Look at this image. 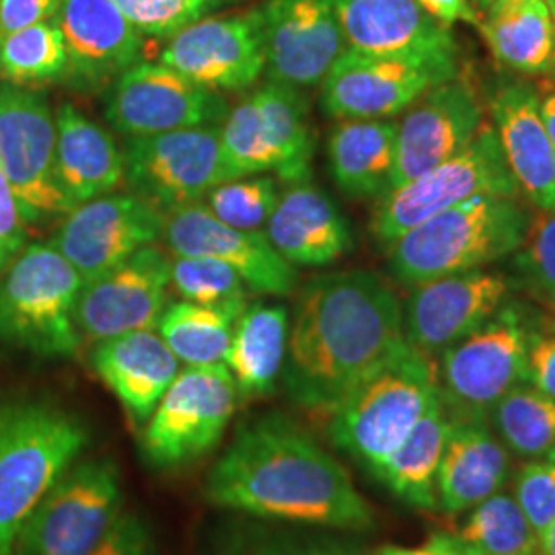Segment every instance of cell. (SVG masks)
<instances>
[{"label":"cell","mask_w":555,"mask_h":555,"mask_svg":"<svg viewBox=\"0 0 555 555\" xmlns=\"http://www.w3.org/2000/svg\"><path fill=\"white\" fill-rule=\"evenodd\" d=\"M206 498L261 520L369 531L375 513L346 467L282 412L245 417L212 465Z\"/></svg>","instance_id":"6da1fadb"},{"label":"cell","mask_w":555,"mask_h":555,"mask_svg":"<svg viewBox=\"0 0 555 555\" xmlns=\"http://www.w3.org/2000/svg\"><path fill=\"white\" fill-rule=\"evenodd\" d=\"M405 346L401 302L385 278L369 270L313 278L288 325L284 391L298 408L330 416Z\"/></svg>","instance_id":"7a4b0ae2"},{"label":"cell","mask_w":555,"mask_h":555,"mask_svg":"<svg viewBox=\"0 0 555 555\" xmlns=\"http://www.w3.org/2000/svg\"><path fill=\"white\" fill-rule=\"evenodd\" d=\"M89 444L85 422L46 397L0 393V555Z\"/></svg>","instance_id":"3957f363"},{"label":"cell","mask_w":555,"mask_h":555,"mask_svg":"<svg viewBox=\"0 0 555 555\" xmlns=\"http://www.w3.org/2000/svg\"><path fill=\"white\" fill-rule=\"evenodd\" d=\"M533 215L520 198L474 196L424 220L387 249L397 282L416 286L508 258L525 243Z\"/></svg>","instance_id":"277c9868"},{"label":"cell","mask_w":555,"mask_h":555,"mask_svg":"<svg viewBox=\"0 0 555 555\" xmlns=\"http://www.w3.org/2000/svg\"><path fill=\"white\" fill-rule=\"evenodd\" d=\"M437 401L435 360L408 344L327 416V435L375 477Z\"/></svg>","instance_id":"5b68a950"},{"label":"cell","mask_w":555,"mask_h":555,"mask_svg":"<svg viewBox=\"0 0 555 555\" xmlns=\"http://www.w3.org/2000/svg\"><path fill=\"white\" fill-rule=\"evenodd\" d=\"M82 282L54 245H27L0 274V341L41 358L77 357Z\"/></svg>","instance_id":"8992f818"},{"label":"cell","mask_w":555,"mask_h":555,"mask_svg":"<svg viewBox=\"0 0 555 555\" xmlns=\"http://www.w3.org/2000/svg\"><path fill=\"white\" fill-rule=\"evenodd\" d=\"M231 178L274 171L284 183L311 181L315 132L302 89L268 80L220 126Z\"/></svg>","instance_id":"52a82bcc"},{"label":"cell","mask_w":555,"mask_h":555,"mask_svg":"<svg viewBox=\"0 0 555 555\" xmlns=\"http://www.w3.org/2000/svg\"><path fill=\"white\" fill-rule=\"evenodd\" d=\"M483 194L522 198L496 130L488 121L479 126L476 137L455 157L383 194L371 224L373 235L387 251L397 238L424 220Z\"/></svg>","instance_id":"ba28073f"},{"label":"cell","mask_w":555,"mask_h":555,"mask_svg":"<svg viewBox=\"0 0 555 555\" xmlns=\"http://www.w3.org/2000/svg\"><path fill=\"white\" fill-rule=\"evenodd\" d=\"M533 313L506 300L476 332L440 354L438 387L453 420L488 422L500 397L527 383V344Z\"/></svg>","instance_id":"9c48e42d"},{"label":"cell","mask_w":555,"mask_h":555,"mask_svg":"<svg viewBox=\"0 0 555 555\" xmlns=\"http://www.w3.org/2000/svg\"><path fill=\"white\" fill-rule=\"evenodd\" d=\"M112 456H80L25 520L13 555H93L121 511Z\"/></svg>","instance_id":"30bf717a"},{"label":"cell","mask_w":555,"mask_h":555,"mask_svg":"<svg viewBox=\"0 0 555 555\" xmlns=\"http://www.w3.org/2000/svg\"><path fill=\"white\" fill-rule=\"evenodd\" d=\"M238 397L224 362L181 369L142 426L144 461L155 469H179L208 455L235 416Z\"/></svg>","instance_id":"8fae6325"},{"label":"cell","mask_w":555,"mask_h":555,"mask_svg":"<svg viewBox=\"0 0 555 555\" xmlns=\"http://www.w3.org/2000/svg\"><path fill=\"white\" fill-rule=\"evenodd\" d=\"M121 155L130 192L165 217L204 204L217 185L233 179L215 124L132 137L126 140Z\"/></svg>","instance_id":"7c38bea8"},{"label":"cell","mask_w":555,"mask_h":555,"mask_svg":"<svg viewBox=\"0 0 555 555\" xmlns=\"http://www.w3.org/2000/svg\"><path fill=\"white\" fill-rule=\"evenodd\" d=\"M0 169L27 224L66 217L75 208L60 185L56 116L50 101L9 80L0 82Z\"/></svg>","instance_id":"4fadbf2b"},{"label":"cell","mask_w":555,"mask_h":555,"mask_svg":"<svg viewBox=\"0 0 555 555\" xmlns=\"http://www.w3.org/2000/svg\"><path fill=\"white\" fill-rule=\"evenodd\" d=\"M103 112L126 139L212 126L229 114L227 100L157 62H139L105 89Z\"/></svg>","instance_id":"5bb4252c"},{"label":"cell","mask_w":555,"mask_h":555,"mask_svg":"<svg viewBox=\"0 0 555 555\" xmlns=\"http://www.w3.org/2000/svg\"><path fill=\"white\" fill-rule=\"evenodd\" d=\"M171 259L146 245L105 274L82 282L75 307L80 339L103 341L155 330L169 305Z\"/></svg>","instance_id":"9a60e30c"},{"label":"cell","mask_w":555,"mask_h":555,"mask_svg":"<svg viewBox=\"0 0 555 555\" xmlns=\"http://www.w3.org/2000/svg\"><path fill=\"white\" fill-rule=\"evenodd\" d=\"M160 62L210 91H245L266 73L259 9L204 17L171 36Z\"/></svg>","instance_id":"2e32d148"},{"label":"cell","mask_w":555,"mask_h":555,"mask_svg":"<svg viewBox=\"0 0 555 555\" xmlns=\"http://www.w3.org/2000/svg\"><path fill=\"white\" fill-rule=\"evenodd\" d=\"M348 48L410 60L442 80L459 75V46L449 27L433 20L416 0H334Z\"/></svg>","instance_id":"e0dca14e"},{"label":"cell","mask_w":555,"mask_h":555,"mask_svg":"<svg viewBox=\"0 0 555 555\" xmlns=\"http://www.w3.org/2000/svg\"><path fill=\"white\" fill-rule=\"evenodd\" d=\"M511 291L508 278L483 268L416 284L401 305L405 341L424 357L442 354L492 318Z\"/></svg>","instance_id":"ac0fdd59"},{"label":"cell","mask_w":555,"mask_h":555,"mask_svg":"<svg viewBox=\"0 0 555 555\" xmlns=\"http://www.w3.org/2000/svg\"><path fill=\"white\" fill-rule=\"evenodd\" d=\"M165 215L144 199L126 194H105L75 206L50 245L68 259L82 280L105 274L146 245L163 237Z\"/></svg>","instance_id":"d6986e66"},{"label":"cell","mask_w":555,"mask_h":555,"mask_svg":"<svg viewBox=\"0 0 555 555\" xmlns=\"http://www.w3.org/2000/svg\"><path fill=\"white\" fill-rule=\"evenodd\" d=\"M160 241L173 256L219 259L245 280L251 293L286 297L297 288V266L278 254L266 231L229 227L204 204L165 217Z\"/></svg>","instance_id":"ffe728a7"},{"label":"cell","mask_w":555,"mask_h":555,"mask_svg":"<svg viewBox=\"0 0 555 555\" xmlns=\"http://www.w3.org/2000/svg\"><path fill=\"white\" fill-rule=\"evenodd\" d=\"M270 80L297 89L321 85L348 48L334 0H261Z\"/></svg>","instance_id":"44dd1931"},{"label":"cell","mask_w":555,"mask_h":555,"mask_svg":"<svg viewBox=\"0 0 555 555\" xmlns=\"http://www.w3.org/2000/svg\"><path fill=\"white\" fill-rule=\"evenodd\" d=\"M442 82L416 62L346 48L321 80V105L336 119H389Z\"/></svg>","instance_id":"7402d4cb"},{"label":"cell","mask_w":555,"mask_h":555,"mask_svg":"<svg viewBox=\"0 0 555 555\" xmlns=\"http://www.w3.org/2000/svg\"><path fill=\"white\" fill-rule=\"evenodd\" d=\"M483 121V107L467 82L447 80L426 91L397 121L396 171L389 190L455 157Z\"/></svg>","instance_id":"603a6c76"},{"label":"cell","mask_w":555,"mask_h":555,"mask_svg":"<svg viewBox=\"0 0 555 555\" xmlns=\"http://www.w3.org/2000/svg\"><path fill=\"white\" fill-rule=\"evenodd\" d=\"M54 23L66 43L64 79L80 93L107 89L142 59V34L114 0H64Z\"/></svg>","instance_id":"cb8c5ba5"},{"label":"cell","mask_w":555,"mask_h":555,"mask_svg":"<svg viewBox=\"0 0 555 555\" xmlns=\"http://www.w3.org/2000/svg\"><path fill=\"white\" fill-rule=\"evenodd\" d=\"M535 87L511 80L498 87L490 103L502 153L516 183L539 210L555 208V146L541 118Z\"/></svg>","instance_id":"d4e9b609"},{"label":"cell","mask_w":555,"mask_h":555,"mask_svg":"<svg viewBox=\"0 0 555 555\" xmlns=\"http://www.w3.org/2000/svg\"><path fill=\"white\" fill-rule=\"evenodd\" d=\"M91 364L140 426L153 416L160 397L181 371L179 358L155 330L98 341Z\"/></svg>","instance_id":"484cf974"},{"label":"cell","mask_w":555,"mask_h":555,"mask_svg":"<svg viewBox=\"0 0 555 555\" xmlns=\"http://www.w3.org/2000/svg\"><path fill=\"white\" fill-rule=\"evenodd\" d=\"M266 235L293 266H330L352 247L348 220L311 181L295 183L280 194Z\"/></svg>","instance_id":"4316f807"},{"label":"cell","mask_w":555,"mask_h":555,"mask_svg":"<svg viewBox=\"0 0 555 555\" xmlns=\"http://www.w3.org/2000/svg\"><path fill=\"white\" fill-rule=\"evenodd\" d=\"M511 469V451L488 422L453 420L438 467V508L447 515L472 511L506 486Z\"/></svg>","instance_id":"83f0119b"},{"label":"cell","mask_w":555,"mask_h":555,"mask_svg":"<svg viewBox=\"0 0 555 555\" xmlns=\"http://www.w3.org/2000/svg\"><path fill=\"white\" fill-rule=\"evenodd\" d=\"M56 167L60 185L75 206L116 192L124 181L118 142L68 101L56 112Z\"/></svg>","instance_id":"f1b7e54d"},{"label":"cell","mask_w":555,"mask_h":555,"mask_svg":"<svg viewBox=\"0 0 555 555\" xmlns=\"http://www.w3.org/2000/svg\"><path fill=\"white\" fill-rule=\"evenodd\" d=\"M397 121L341 119L327 140L330 173L350 198H380L396 171Z\"/></svg>","instance_id":"f546056e"},{"label":"cell","mask_w":555,"mask_h":555,"mask_svg":"<svg viewBox=\"0 0 555 555\" xmlns=\"http://www.w3.org/2000/svg\"><path fill=\"white\" fill-rule=\"evenodd\" d=\"M288 325V311L280 305L251 302L245 307L224 358L238 396L268 397L276 391L286 360Z\"/></svg>","instance_id":"4dcf8cb0"},{"label":"cell","mask_w":555,"mask_h":555,"mask_svg":"<svg viewBox=\"0 0 555 555\" xmlns=\"http://www.w3.org/2000/svg\"><path fill=\"white\" fill-rule=\"evenodd\" d=\"M479 31L504 68L547 75L554 56V15L545 0H496Z\"/></svg>","instance_id":"1f68e13d"},{"label":"cell","mask_w":555,"mask_h":555,"mask_svg":"<svg viewBox=\"0 0 555 555\" xmlns=\"http://www.w3.org/2000/svg\"><path fill=\"white\" fill-rule=\"evenodd\" d=\"M451 424L453 420L447 414L440 399L420 417L414 430L375 476L412 508H438V467L449 440Z\"/></svg>","instance_id":"d6a6232c"},{"label":"cell","mask_w":555,"mask_h":555,"mask_svg":"<svg viewBox=\"0 0 555 555\" xmlns=\"http://www.w3.org/2000/svg\"><path fill=\"white\" fill-rule=\"evenodd\" d=\"M245 309L169 302L159 319V336L185 366L220 364L229 354L235 325Z\"/></svg>","instance_id":"836d02e7"},{"label":"cell","mask_w":555,"mask_h":555,"mask_svg":"<svg viewBox=\"0 0 555 555\" xmlns=\"http://www.w3.org/2000/svg\"><path fill=\"white\" fill-rule=\"evenodd\" d=\"M488 422L513 455L537 461L547 459L555 449V399L529 383L500 397Z\"/></svg>","instance_id":"e575fe53"},{"label":"cell","mask_w":555,"mask_h":555,"mask_svg":"<svg viewBox=\"0 0 555 555\" xmlns=\"http://www.w3.org/2000/svg\"><path fill=\"white\" fill-rule=\"evenodd\" d=\"M474 555L537 554L539 537L513 494L502 490L469 511L455 533Z\"/></svg>","instance_id":"d590c367"},{"label":"cell","mask_w":555,"mask_h":555,"mask_svg":"<svg viewBox=\"0 0 555 555\" xmlns=\"http://www.w3.org/2000/svg\"><path fill=\"white\" fill-rule=\"evenodd\" d=\"M68 56L54 21L9 34L0 40V75L15 85L48 82L66 75Z\"/></svg>","instance_id":"8d00e7d4"},{"label":"cell","mask_w":555,"mask_h":555,"mask_svg":"<svg viewBox=\"0 0 555 555\" xmlns=\"http://www.w3.org/2000/svg\"><path fill=\"white\" fill-rule=\"evenodd\" d=\"M171 286L183 300L196 305L229 309L249 305L245 280L219 259L176 256L171 259Z\"/></svg>","instance_id":"74e56055"},{"label":"cell","mask_w":555,"mask_h":555,"mask_svg":"<svg viewBox=\"0 0 555 555\" xmlns=\"http://www.w3.org/2000/svg\"><path fill=\"white\" fill-rule=\"evenodd\" d=\"M278 199L276 179L258 176L220 183L206 196L204 206L229 227L241 231H261L272 217Z\"/></svg>","instance_id":"f35d334b"},{"label":"cell","mask_w":555,"mask_h":555,"mask_svg":"<svg viewBox=\"0 0 555 555\" xmlns=\"http://www.w3.org/2000/svg\"><path fill=\"white\" fill-rule=\"evenodd\" d=\"M210 555H362L336 537L302 535L266 527H241L220 539Z\"/></svg>","instance_id":"ab89813d"},{"label":"cell","mask_w":555,"mask_h":555,"mask_svg":"<svg viewBox=\"0 0 555 555\" xmlns=\"http://www.w3.org/2000/svg\"><path fill=\"white\" fill-rule=\"evenodd\" d=\"M142 36L171 38L231 0H114Z\"/></svg>","instance_id":"60d3db41"},{"label":"cell","mask_w":555,"mask_h":555,"mask_svg":"<svg viewBox=\"0 0 555 555\" xmlns=\"http://www.w3.org/2000/svg\"><path fill=\"white\" fill-rule=\"evenodd\" d=\"M515 261L527 286L555 311V208L533 217Z\"/></svg>","instance_id":"b9f144b4"},{"label":"cell","mask_w":555,"mask_h":555,"mask_svg":"<svg viewBox=\"0 0 555 555\" xmlns=\"http://www.w3.org/2000/svg\"><path fill=\"white\" fill-rule=\"evenodd\" d=\"M513 496L541 535L555 518V461L537 459L518 467Z\"/></svg>","instance_id":"7bdbcfd3"},{"label":"cell","mask_w":555,"mask_h":555,"mask_svg":"<svg viewBox=\"0 0 555 555\" xmlns=\"http://www.w3.org/2000/svg\"><path fill=\"white\" fill-rule=\"evenodd\" d=\"M527 383L555 399V315L531 318L527 344Z\"/></svg>","instance_id":"ee69618b"},{"label":"cell","mask_w":555,"mask_h":555,"mask_svg":"<svg viewBox=\"0 0 555 555\" xmlns=\"http://www.w3.org/2000/svg\"><path fill=\"white\" fill-rule=\"evenodd\" d=\"M25 224L17 196L0 169V274L25 249Z\"/></svg>","instance_id":"f6af8a7d"},{"label":"cell","mask_w":555,"mask_h":555,"mask_svg":"<svg viewBox=\"0 0 555 555\" xmlns=\"http://www.w3.org/2000/svg\"><path fill=\"white\" fill-rule=\"evenodd\" d=\"M93 555H153V537L134 513H121Z\"/></svg>","instance_id":"bcb514c9"},{"label":"cell","mask_w":555,"mask_h":555,"mask_svg":"<svg viewBox=\"0 0 555 555\" xmlns=\"http://www.w3.org/2000/svg\"><path fill=\"white\" fill-rule=\"evenodd\" d=\"M64 0H0L2 38L25 27L56 20Z\"/></svg>","instance_id":"7dc6e473"},{"label":"cell","mask_w":555,"mask_h":555,"mask_svg":"<svg viewBox=\"0 0 555 555\" xmlns=\"http://www.w3.org/2000/svg\"><path fill=\"white\" fill-rule=\"evenodd\" d=\"M373 555H474L469 547L453 533H435L417 547L383 545Z\"/></svg>","instance_id":"c3c4849f"},{"label":"cell","mask_w":555,"mask_h":555,"mask_svg":"<svg viewBox=\"0 0 555 555\" xmlns=\"http://www.w3.org/2000/svg\"><path fill=\"white\" fill-rule=\"evenodd\" d=\"M417 4L438 23L451 29L453 23H467L474 27H481V17L469 0H416Z\"/></svg>","instance_id":"681fc988"},{"label":"cell","mask_w":555,"mask_h":555,"mask_svg":"<svg viewBox=\"0 0 555 555\" xmlns=\"http://www.w3.org/2000/svg\"><path fill=\"white\" fill-rule=\"evenodd\" d=\"M539 109H541V118H543V124H545L547 137H550L552 144L555 146V93H550L545 100L541 101Z\"/></svg>","instance_id":"f907efd6"},{"label":"cell","mask_w":555,"mask_h":555,"mask_svg":"<svg viewBox=\"0 0 555 555\" xmlns=\"http://www.w3.org/2000/svg\"><path fill=\"white\" fill-rule=\"evenodd\" d=\"M537 555H555V518L547 525V529L539 535Z\"/></svg>","instance_id":"816d5d0a"},{"label":"cell","mask_w":555,"mask_h":555,"mask_svg":"<svg viewBox=\"0 0 555 555\" xmlns=\"http://www.w3.org/2000/svg\"><path fill=\"white\" fill-rule=\"evenodd\" d=\"M472 2V7L476 9L477 15L483 20L486 15H488V11L496 4V0H469Z\"/></svg>","instance_id":"f5cc1de1"},{"label":"cell","mask_w":555,"mask_h":555,"mask_svg":"<svg viewBox=\"0 0 555 555\" xmlns=\"http://www.w3.org/2000/svg\"><path fill=\"white\" fill-rule=\"evenodd\" d=\"M550 77L555 79V13H554V56H552V64H550V70H547Z\"/></svg>","instance_id":"db71d44e"},{"label":"cell","mask_w":555,"mask_h":555,"mask_svg":"<svg viewBox=\"0 0 555 555\" xmlns=\"http://www.w3.org/2000/svg\"><path fill=\"white\" fill-rule=\"evenodd\" d=\"M547 2V7H550V11H552V15L555 13V0H545Z\"/></svg>","instance_id":"11a10c76"},{"label":"cell","mask_w":555,"mask_h":555,"mask_svg":"<svg viewBox=\"0 0 555 555\" xmlns=\"http://www.w3.org/2000/svg\"><path fill=\"white\" fill-rule=\"evenodd\" d=\"M547 459H552V461H555V449L554 451H552V453H550V456H547Z\"/></svg>","instance_id":"9f6ffc18"},{"label":"cell","mask_w":555,"mask_h":555,"mask_svg":"<svg viewBox=\"0 0 555 555\" xmlns=\"http://www.w3.org/2000/svg\"><path fill=\"white\" fill-rule=\"evenodd\" d=\"M0 40H2V34H0Z\"/></svg>","instance_id":"6f0895ef"},{"label":"cell","mask_w":555,"mask_h":555,"mask_svg":"<svg viewBox=\"0 0 555 555\" xmlns=\"http://www.w3.org/2000/svg\"><path fill=\"white\" fill-rule=\"evenodd\" d=\"M529 555H537V554H529Z\"/></svg>","instance_id":"680465c9"}]
</instances>
